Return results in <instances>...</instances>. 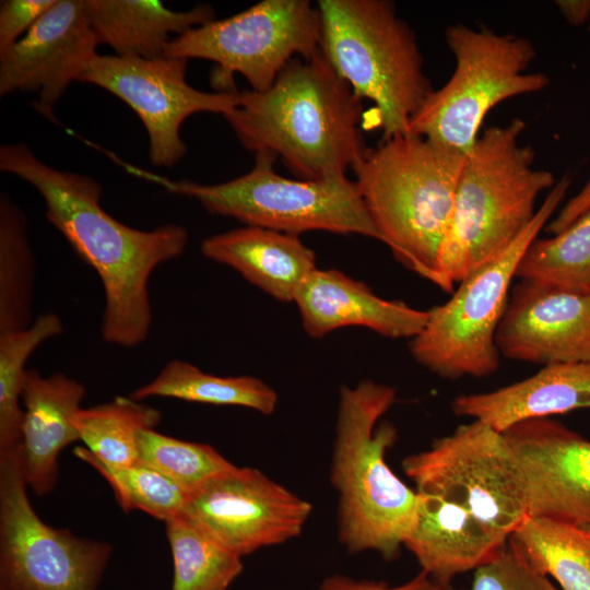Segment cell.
Listing matches in <instances>:
<instances>
[{"mask_svg": "<svg viewBox=\"0 0 590 590\" xmlns=\"http://www.w3.org/2000/svg\"><path fill=\"white\" fill-rule=\"evenodd\" d=\"M247 174L202 185L189 180L166 188L196 199L210 214L236 219L246 226L299 235L310 231L359 234L380 241L359 190L346 176L322 180L290 179L278 174L276 156L255 154Z\"/></svg>", "mask_w": 590, "mask_h": 590, "instance_id": "obj_9", "label": "cell"}, {"mask_svg": "<svg viewBox=\"0 0 590 590\" xmlns=\"http://www.w3.org/2000/svg\"><path fill=\"white\" fill-rule=\"evenodd\" d=\"M188 60L142 59L96 55L79 82L99 86L126 103L142 121L150 142V161L172 167L186 154L184 121L197 113L224 116L237 103L238 91L204 92L186 80Z\"/></svg>", "mask_w": 590, "mask_h": 590, "instance_id": "obj_13", "label": "cell"}, {"mask_svg": "<svg viewBox=\"0 0 590 590\" xmlns=\"http://www.w3.org/2000/svg\"><path fill=\"white\" fill-rule=\"evenodd\" d=\"M467 155L404 133L368 148L353 165L367 212L393 256L442 290L437 253Z\"/></svg>", "mask_w": 590, "mask_h": 590, "instance_id": "obj_5", "label": "cell"}, {"mask_svg": "<svg viewBox=\"0 0 590 590\" xmlns=\"http://www.w3.org/2000/svg\"><path fill=\"white\" fill-rule=\"evenodd\" d=\"M57 0L0 2V55L21 39Z\"/></svg>", "mask_w": 590, "mask_h": 590, "instance_id": "obj_34", "label": "cell"}, {"mask_svg": "<svg viewBox=\"0 0 590 590\" xmlns=\"http://www.w3.org/2000/svg\"><path fill=\"white\" fill-rule=\"evenodd\" d=\"M416 491L469 510L508 540L530 516L523 473L504 434L473 420L402 461Z\"/></svg>", "mask_w": 590, "mask_h": 590, "instance_id": "obj_11", "label": "cell"}, {"mask_svg": "<svg viewBox=\"0 0 590 590\" xmlns=\"http://www.w3.org/2000/svg\"><path fill=\"white\" fill-rule=\"evenodd\" d=\"M26 488L21 448L0 455V590H97L111 546L44 522Z\"/></svg>", "mask_w": 590, "mask_h": 590, "instance_id": "obj_12", "label": "cell"}, {"mask_svg": "<svg viewBox=\"0 0 590 590\" xmlns=\"http://www.w3.org/2000/svg\"><path fill=\"white\" fill-rule=\"evenodd\" d=\"M172 590H227L243 571L241 557L184 516L166 522Z\"/></svg>", "mask_w": 590, "mask_h": 590, "instance_id": "obj_28", "label": "cell"}, {"mask_svg": "<svg viewBox=\"0 0 590 590\" xmlns=\"http://www.w3.org/2000/svg\"><path fill=\"white\" fill-rule=\"evenodd\" d=\"M555 4L570 25L581 26L590 19V0H557Z\"/></svg>", "mask_w": 590, "mask_h": 590, "instance_id": "obj_37", "label": "cell"}, {"mask_svg": "<svg viewBox=\"0 0 590 590\" xmlns=\"http://www.w3.org/2000/svg\"><path fill=\"white\" fill-rule=\"evenodd\" d=\"M570 180L563 177L538 208L534 219L497 258L460 282L445 304L428 311L424 329L412 339L415 361L444 378L485 377L499 366L496 332L509 288L528 246L564 200Z\"/></svg>", "mask_w": 590, "mask_h": 590, "instance_id": "obj_8", "label": "cell"}, {"mask_svg": "<svg viewBox=\"0 0 590 590\" xmlns=\"http://www.w3.org/2000/svg\"><path fill=\"white\" fill-rule=\"evenodd\" d=\"M583 529H585V528H583ZM585 530H586V531L588 532V534L590 535V528H586Z\"/></svg>", "mask_w": 590, "mask_h": 590, "instance_id": "obj_38", "label": "cell"}, {"mask_svg": "<svg viewBox=\"0 0 590 590\" xmlns=\"http://www.w3.org/2000/svg\"><path fill=\"white\" fill-rule=\"evenodd\" d=\"M73 451L106 480L125 512L139 509L165 523L182 515L189 495L160 471L140 461L109 465L82 446Z\"/></svg>", "mask_w": 590, "mask_h": 590, "instance_id": "obj_31", "label": "cell"}, {"mask_svg": "<svg viewBox=\"0 0 590 590\" xmlns=\"http://www.w3.org/2000/svg\"><path fill=\"white\" fill-rule=\"evenodd\" d=\"M294 303L304 330L315 339L343 327L361 326L386 338L412 340L428 319V311L384 299L365 283L335 269L310 272L298 286Z\"/></svg>", "mask_w": 590, "mask_h": 590, "instance_id": "obj_18", "label": "cell"}, {"mask_svg": "<svg viewBox=\"0 0 590 590\" xmlns=\"http://www.w3.org/2000/svg\"><path fill=\"white\" fill-rule=\"evenodd\" d=\"M451 408L502 433L526 420L590 409V361L543 366L504 388L459 396Z\"/></svg>", "mask_w": 590, "mask_h": 590, "instance_id": "obj_21", "label": "cell"}, {"mask_svg": "<svg viewBox=\"0 0 590 590\" xmlns=\"http://www.w3.org/2000/svg\"><path fill=\"white\" fill-rule=\"evenodd\" d=\"M129 397L137 401L164 397L215 405H236L263 415L272 414L278 404L276 392L259 378L220 377L181 359L168 362L153 380L133 390Z\"/></svg>", "mask_w": 590, "mask_h": 590, "instance_id": "obj_25", "label": "cell"}, {"mask_svg": "<svg viewBox=\"0 0 590 590\" xmlns=\"http://www.w3.org/2000/svg\"><path fill=\"white\" fill-rule=\"evenodd\" d=\"M588 32L590 33V22H589V25H588Z\"/></svg>", "mask_w": 590, "mask_h": 590, "instance_id": "obj_39", "label": "cell"}, {"mask_svg": "<svg viewBox=\"0 0 590 590\" xmlns=\"http://www.w3.org/2000/svg\"><path fill=\"white\" fill-rule=\"evenodd\" d=\"M516 278L590 292V208L553 237L535 238L524 251Z\"/></svg>", "mask_w": 590, "mask_h": 590, "instance_id": "obj_29", "label": "cell"}, {"mask_svg": "<svg viewBox=\"0 0 590 590\" xmlns=\"http://www.w3.org/2000/svg\"><path fill=\"white\" fill-rule=\"evenodd\" d=\"M85 8L99 44L117 56L142 59L164 57L172 34L180 36L215 17L209 4L174 11L156 0H85Z\"/></svg>", "mask_w": 590, "mask_h": 590, "instance_id": "obj_23", "label": "cell"}, {"mask_svg": "<svg viewBox=\"0 0 590 590\" xmlns=\"http://www.w3.org/2000/svg\"><path fill=\"white\" fill-rule=\"evenodd\" d=\"M138 461L160 471L189 496L234 464L206 444L144 429L138 437Z\"/></svg>", "mask_w": 590, "mask_h": 590, "instance_id": "obj_32", "label": "cell"}, {"mask_svg": "<svg viewBox=\"0 0 590 590\" xmlns=\"http://www.w3.org/2000/svg\"><path fill=\"white\" fill-rule=\"evenodd\" d=\"M438 590H459L450 583ZM470 590H558L546 576L538 573L508 542L487 564L475 569Z\"/></svg>", "mask_w": 590, "mask_h": 590, "instance_id": "obj_33", "label": "cell"}, {"mask_svg": "<svg viewBox=\"0 0 590 590\" xmlns=\"http://www.w3.org/2000/svg\"><path fill=\"white\" fill-rule=\"evenodd\" d=\"M394 401L393 388L373 380L341 388L330 469L339 541L351 553L375 551L388 559L413 529L420 499L385 459L397 432L378 422Z\"/></svg>", "mask_w": 590, "mask_h": 590, "instance_id": "obj_4", "label": "cell"}, {"mask_svg": "<svg viewBox=\"0 0 590 590\" xmlns=\"http://www.w3.org/2000/svg\"><path fill=\"white\" fill-rule=\"evenodd\" d=\"M590 208V178L583 188L571 198L559 211L558 215L547 225L546 231L556 235Z\"/></svg>", "mask_w": 590, "mask_h": 590, "instance_id": "obj_36", "label": "cell"}, {"mask_svg": "<svg viewBox=\"0 0 590 590\" xmlns=\"http://www.w3.org/2000/svg\"><path fill=\"white\" fill-rule=\"evenodd\" d=\"M0 169L39 192L48 222L98 274L105 293L103 340L121 347L144 342L152 324L150 276L184 253L188 231L175 223L142 231L117 221L103 209L95 179L47 165L24 143L1 145Z\"/></svg>", "mask_w": 590, "mask_h": 590, "instance_id": "obj_1", "label": "cell"}, {"mask_svg": "<svg viewBox=\"0 0 590 590\" xmlns=\"http://www.w3.org/2000/svg\"><path fill=\"white\" fill-rule=\"evenodd\" d=\"M35 257L26 217L5 194L0 197V333L33 323Z\"/></svg>", "mask_w": 590, "mask_h": 590, "instance_id": "obj_27", "label": "cell"}, {"mask_svg": "<svg viewBox=\"0 0 590 590\" xmlns=\"http://www.w3.org/2000/svg\"><path fill=\"white\" fill-rule=\"evenodd\" d=\"M416 521L403 545L437 585L493 560L506 545L469 510L441 496L420 493Z\"/></svg>", "mask_w": 590, "mask_h": 590, "instance_id": "obj_20", "label": "cell"}, {"mask_svg": "<svg viewBox=\"0 0 590 590\" xmlns=\"http://www.w3.org/2000/svg\"><path fill=\"white\" fill-rule=\"evenodd\" d=\"M320 51L361 99L387 140L409 125L434 88L410 25L387 0H318Z\"/></svg>", "mask_w": 590, "mask_h": 590, "instance_id": "obj_6", "label": "cell"}, {"mask_svg": "<svg viewBox=\"0 0 590 590\" xmlns=\"http://www.w3.org/2000/svg\"><path fill=\"white\" fill-rule=\"evenodd\" d=\"M62 331L59 316L46 312L26 329L0 333V455L21 448L26 361L42 343Z\"/></svg>", "mask_w": 590, "mask_h": 590, "instance_id": "obj_30", "label": "cell"}, {"mask_svg": "<svg viewBox=\"0 0 590 590\" xmlns=\"http://www.w3.org/2000/svg\"><path fill=\"white\" fill-rule=\"evenodd\" d=\"M223 117L244 148L281 157L299 179L344 177L368 149L362 99L320 50L292 59L263 91H238Z\"/></svg>", "mask_w": 590, "mask_h": 590, "instance_id": "obj_2", "label": "cell"}, {"mask_svg": "<svg viewBox=\"0 0 590 590\" xmlns=\"http://www.w3.org/2000/svg\"><path fill=\"white\" fill-rule=\"evenodd\" d=\"M495 341L510 359L543 366L590 361V292L521 280Z\"/></svg>", "mask_w": 590, "mask_h": 590, "instance_id": "obj_17", "label": "cell"}, {"mask_svg": "<svg viewBox=\"0 0 590 590\" xmlns=\"http://www.w3.org/2000/svg\"><path fill=\"white\" fill-rule=\"evenodd\" d=\"M201 252L283 303L294 302L298 286L317 269L315 252L297 235L256 226L212 235Z\"/></svg>", "mask_w": 590, "mask_h": 590, "instance_id": "obj_22", "label": "cell"}, {"mask_svg": "<svg viewBox=\"0 0 590 590\" xmlns=\"http://www.w3.org/2000/svg\"><path fill=\"white\" fill-rule=\"evenodd\" d=\"M445 36L456 60L453 73L413 116L408 133L468 155L494 106L542 91L550 79L527 72L535 49L523 37L463 24L449 26Z\"/></svg>", "mask_w": 590, "mask_h": 590, "instance_id": "obj_7", "label": "cell"}, {"mask_svg": "<svg viewBox=\"0 0 590 590\" xmlns=\"http://www.w3.org/2000/svg\"><path fill=\"white\" fill-rule=\"evenodd\" d=\"M321 22L308 0H263L222 20H212L175 36L166 57L214 62L213 85L232 92L241 74L252 91L268 88L295 57L320 50Z\"/></svg>", "mask_w": 590, "mask_h": 590, "instance_id": "obj_10", "label": "cell"}, {"mask_svg": "<svg viewBox=\"0 0 590 590\" xmlns=\"http://www.w3.org/2000/svg\"><path fill=\"white\" fill-rule=\"evenodd\" d=\"M158 410L130 397L80 409L73 425L80 440L95 457L109 465H129L138 461V437L161 422Z\"/></svg>", "mask_w": 590, "mask_h": 590, "instance_id": "obj_26", "label": "cell"}, {"mask_svg": "<svg viewBox=\"0 0 590 590\" xmlns=\"http://www.w3.org/2000/svg\"><path fill=\"white\" fill-rule=\"evenodd\" d=\"M439 586L424 571L410 581L390 587L382 582L370 580H354L342 575L328 577L318 590H438Z\"/></svg>", "mask_w": 590, "mask_h": 590, "instance_id": "obj_35", "label": "cell"}, {"mask_svg": "<svg viewBox=\"0 0 590 590\" xmlns=\"http://www.w3.org/2000/svg\"><path fill=\"white\" fill-rule=\"evenodd\" d=\"M311 511L260 470L234 464L192 493L181 516L243 557L296 538Z\"/></svg>", "mask_w": 590, "mask_h": 590, "instance_id": "obj_14", "label": "cell"}, {"mask_svg": "<svg viewBox=\"0 0 590 590\" xmlns=\"http://www.w3.org/2000/svg\"><path fill=\"white\" fill-rule=\"evenodd\" d=\"M98 45L85 0H57L0 55V95L34 93L36 110L52 119L55 105L97 55Z\"/></svg>", "mask_w": 590, "mask_h": 590, "instance_id": "obj_15", "label": "cell"}, {"mask_svg": "<svg viewBox=\"0 0 590 590\" xmlns=\"http://www.w3.org/2000/svg\"><path fill=\"white\" fill-rule=\"evenodd\" d=\"M503 434L523 473L530 516L590 528V440L550 417Z\"/></svg>", "mask_w": 590, "mask_h": 590, "instance_id": "obj_16", "label": "cell"}, {"mask_svg": "<svg viewBox=\"0 0 590 590\" xmlns=\"http://www.w3.org/2000/svg\"><path fill=\"white\" fill-rule=\"evenodd\" d=\"M85 392L84 385L64 374L44 377L25 370L21 456L26 484L38 496L55 487L60 452L80 440L73 417Z\"/></svg>", "mask_w": 590, "mask_h": 590, "instance_id": "obj_19", "label": "cell"}, {"mask_svg": "<svg viewBox=\"0 0 590 590\" xmlns=\"http://www.w3.org/2000/svg\"><path fill=\"white\" fill-rule=\"evenodd\" d=\"M524 128L519 118L489 127L467 155L437 253L445 292L502 255L534 219L539 196L555 185L551 172L533 166V149L520 144Z\"/></svg>", "mask_w": 590, "mask_h": 590, "instance_id": "obj_3", "label": "cell"}, {"mask_svg": "<svg viewBox=\"0 0 590 590\" xmlns=\"http://www.w3.org/2000/svg\"><path fill=\"white\" fill-rule=\"evenodd\" d=\"M508 541L533 569L553 577L562 590H590V535L583 528L529 516Z\"/></svg>", "mask_w": 590, "mask_h": 590, "instance_id": "obj_24", "label": "cell"}]
</instances>
